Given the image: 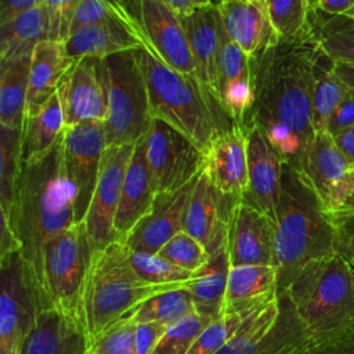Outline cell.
Returning a JSON list of instances; mask_svg holds the SVG:
<instances>
[{
    "instance_id": "1",
    "label": "cell",
    "mask_w": 354,
    "mask_h": 354,
    "mask_svg": "<svg viewBox=\"0 0 354 354\" xmlns=\"http://www.w3.org/2000/svg\"><path fill=\"white\" fill-rule=\"evenodd\" d=\"M318 50L311 33L296 40L279 39L250 58L253 104L243 129L257 126L293 169L315 134L313 90Z\"/></svg>"
},
{
    "instance_id": "2",
    "label": "cell",
    "mask_w": 354,
    "mask_h": 354,
    "mask_svg": "<svg viewBox=\"0 0 354 354\" xmlns=\"http://www.w3.org/2000/svg\"><path fill=\"white\" fill-rule=\"evenodd\" d=\"M0 213L7 217L21 256L43 290V248L76 224L75 189L64 166L62 136L43 156L22 162L10 212Z\"/></svg>"
},
{
    "instance_id": "3",
    "label": "cell",
    "mask_w": 354,
    "mask_h": 354,
    "mask_svg": "<svg viewBox=\"0 0 354 354\" xmlns=\"http://www.w3.org/2000/svg\"><path fill=\"white\" fill-rule=\"evenodd\" d=\"M336 252V227L306 178L283 163L274 232L278 292L314 260Z\"/></svg>"
},
{
    "instance_id": "4",
    "label": "cell",
    "mask_w": 354,
    "mask_h": 354,
    "mask_svg": "<svg viewBox=\"0 0 354 354\" xmlns=\"http://www.w3.org/2000/svg\"><path fill=\"white\" fill-rule=\"evenodd\" d=\"M140 33L142 44L134 53L145 77L152 119L169 123L205 153L212 140L234 122L195 75L170 68L153 51L141 28Z\"/></svg>"
},
{
    "instance_id": "5",
    "label": "cell",
    "mask_w": 354,
    "mask_h": 354,
    "mask_svg": "<svg viewBox=\"0 0 354 354\" xmlns=\"http://www.w3.org/2000/svg\"><path fill=\"white\" fill-rule=\"evenodd\" d=\"M288 295L310 343L354 330V266L339 252L303 267L282 290Z\"/></svg>"
},
{
    "instance_id": "6",
    "label": "cell",
    "mask_w": 354,
    "mask_h": 354,
    "mask_svg": "<svg viewBox=\"0 0 354 354\" xmlns=\"http://www.w3.org/2000/svg\"><path fill=\"white\" fill-rule=\"evenodd\" d=\"M184 285H152L133 268L129 248L115 241L94 249L83 290V321L88 339L126 319L147 299Z\"/></svg>"
},
{
    "instance_id": "7",
    "label": "cell",
    "mask_w": 354,
    "mask_h": 354,
    "mask_svg": "<svg viewBox=\"0 0 354 354\" xmlns=\"http://www.w3.org/2000/svg\"><path fill=\"white\" fill-rule=\"evenodd\" d=\"M108 113L102 123L106 147L137 144L151 126V108L144 73L134 50L100 59Z\"/></svg>"
},
{
    "instance_id": "8",
    "label": "cell",
    "mask_w": 354,
    "mask_h": 354,
    "mask_svg": "<svg viewBox=\"0 0 354 354\" xmlns=\"http://www.w3.org/2000/svg\"><path fill=\"white\" fill-rule=\"evenodd\" d=\"M93 252L84 223L73 224L43 248V290L48 303L83 324V290Z\"/></svg>"
},
{
    "instance_id": "9",
    "label": "cell",
    "mask_w": 354,
    "mask_h": 354,
    "mask_svg": "<svg viewBox=\"0 0 354 354\" xmlns=\"http://www.w3.org/2000/svg\"><path fill=\"white\" fill-rule=\"evenodd\" d=\"M0 259V354H19L39 313L53 306L21 252Z\"/></svg>"
},
{
    "instance_id": "10",
    "label": "cell",
    "mask_w": 354,
    "mask_h": 354,
    "mask_svg": "<svg viewBox=\"0 0 354 354\" xmlns=\"http://www.w3.org/2000/svg\"><path fill=\"white\" fill-rule=\"evenodd\" d=\"M144 144L155 194L174 192L205 169V153L189 138L160 119L151 120Z\"/></svg>"
},
{
    "instance_id": "11",
    "label": "cell",
    "mask_w": 354,
    "mask_h": 354,
    "mask_svg": "<svg viewBox=\"0 0 354 354\" xmlns=\"http://www.w3.org/2000/svg\"><path fill=\"white\" fill-rule=\"evenodd\" d=\"M329 214L342 210L353 188V169L328 131H315L296 169Z\"/></svg>"
},
{
    "instance_id": "12",
    "label": "cell",
    "mask_w": 354,
    "mask_h": 354,
    "mask_svg": "<svg viewBox=\"0 0 354 354\" xmlns=\"http://www.w3.org/2000/svg\"><path fill=\"white\" fill-rule=\"evenodd\" d=\"M105 148L102 123H82L64 130V166L75 189L76 224L83 223L88 212Z\"/></svg>"
},
{
    "instance_id": "13",
    "label": "cell",
    "mask_w": 354,
    "mask_h": 354,
    "mask_svg": "<svg viewBox=\"0 0 354 354\" xmlns=\"http://www.w3.org/2000/svg\"><path fill=\"white\" fill-rule=\"evenodd\" d=\"M134 145H113L106 147L104 151L95 189L83 221L94 249H101L119 241L113 223Z\"/></svg>"
},
{
    "instance_id": "14",
    "label": "cell",
    "mask_w": 354,
    "mask_h": 354,
    "mask_svg": "<svg viewBox=\"0 0 354 354\" xmlns=\"http://www.w3.org/2000/svg\"><path fill=\"white\" fill-rule=\"evenodd\" d=\"M153 51L170 68L185 75H195V61L178 17L163 0L126 1ZM196 76V75H195Z\"/></svg>"
},
{
    "instance_id": "15",
    "label": "cell",
    "mask_w": 354,
    "mask_h": 354,
    "mask_svg": "<svg viewBox=\"0 0 354 354\" xmlns=\"http://www.w3.org/2000/svg\"><path fill=\"white\" fill-rule=\"evenodd\" d=\"M65 127L82 123H104L108 113L106 90L100 71V59L75 61L58 84Z\"/></svg>"
},
{
    "instance_id": "16",
    "label": "cell",
    "mask_w": 354,
    "mask_h": 354,
    "mask_svg": "<svg viewBox=\"0 0 354 354\" xmlns=\"http://www.w3.org/2000/svg\"><path fill=\"white\" fill-rule=\"evenodd\" d=\"M275 224L254 206L235 201L227 220L231 267L274 266Z\"/></svg>"
},
{
    "instance_id": "17",
    "label": "cell",
    "mask_w": 354,
    "mask_h": 354,
    "mask_svg": "<svg viewBox=\"0 0 354 354\" xmlns=\"http://www.w3.org/2000/svg\"><path fill=\"white\" fill-rule=\"evenodd\" d=\"M248 133V191L243 202L263 212L275 224L279 202L283 159L266 134L254 124Z\"/></svg>"
},
{
    "instance_id": "18",
    "label": "cell",
    "mask_w": 354,
    "mask_h": 354,
    "mask_svg": "<svg viewBox=\"0 0 354 354\" xmlns=\"http://www.w3.org/2000/svg\"><path fill=\"white\" fill-rule=\"evenodd\" d=\"M205 174L224 196L241 201L248 191V133L239 124L220 131L205 152Z\"/></svg>"
},
{
    "instance_id": "19",
    "label": "cell",
    "mask_w": 354,
    "mask_h": 354,
    "mask_svg": "<svg viewBox=\"0 0 354 354\" xmlns=\"http://www.w3.org/2000/svg\"><path fill=\"white\" fill-rule=\"evenodd\" d=\"M201 174L174 192L156 194L151 212L122 242L134 252L158 254L167 241L183 231L184 214Z\"/></svg>"
},
{
    "instance_id": "20",
    "label": "cell",
    "mask_w": 354,
    "mask_h": 354,
    "mask_svg": "<svg viewBox=\"0 0 354 354\" xmlns=\"http://www.w3.org/2000/svg\"><path fill=\"white\" fill-rule=\"evenodd\" d=\"M216 100L234 124L243 127L253 104L250 58L225 33L223 26L217 55Z\"/></svg>"
},
{
    "instance_id": "21",
    "label": "cell",
    "mask_w": 354,
    "mask_h": 354,
    "mask_svg": "<svg viewBox=\"0 0 354 354\" xmlns=\"http://www.w3.org/2000/svg\"><path fill=\"white\" fill-rule=\"evenodd\" d=\"M217 10L225 33L249 58L279 41L266 0L217 1Z\"/></svg>"
},
{
    "instance_id": "22",
    "label": "cell",
    "mask_w": 354,
    "mask_h": 354,
    "mask_svg": "<svg viewBox=\"0 0 354 354\" xmlns=\"http://www.w3.org/2000/svg\"><path fill=\"white\" fill-rule=\"evenodd\" d=\"M141 44L138 22L126 7L123 18L84 26L73 32L65 41V48L72 61L82 58L104 59L118 53L137 50Z\"/></svg>"
},
{
    "instance_id": "23",
    "label": "cell",
    "mask_w": 354,
    "mask_h": 354,
    "mask_svg": "<svg viewBox=\"0 0 354 354\" xmlns=\"http://www.w3.org/2000/svg\"><path fill=\"white\" fill-rule=\"evenodd\" d=\"M224 198L227 196L221 195L202 171L184 214L183 231L194 236L209 254L227 245V220L231 209L224 210Z\"/></svg>"
},
{
    "instance_id": "24",
    "label": "cell",
    "mask_w": 354,
    "mask_h": 354,
    "mask_svg": "<svg viewBox=\"0 0 354 354\" xmlns=\"http://www.w3.org/2000/svg\"><path fill=\"white\" fill-rule=\"evenodd\" d=\"M19 354H90V339L80 319L47 307L39 313Z\"/></svg>"
},
{
    "instance_id": "25",
    "label": "cell",
    "mask_w": 354,
    "mask_h": 354,
    "mask_svg": "<svg viewBox=\"0 0 354 354\" xmlns=\"http://www.w3.org/2000/svg\"><path fill=\"white\" fill-rule=\"evenodd\" d=\"M180 22L187 35L195 61V75L202 86L216 100L217 55L220 50V36L223 26L217 10V3H212L210 6L195 11L187 18H181Z\"/></svg>"
},
{
    "instance_id": "26",
    "label": "cell",
    "mask_w": 354,
    "mask_h": 354,
    "mask_svg": "<svg viewBox=\"0 0 354 354\" xmlns=\"http://www.w3.org/2000/svg\"><path fill=\"white\" fill-rule=\"evenodd\" d=\"M155 195L147 163L145 144L144 138H141L134 145V152L126 170L122 195L115 216L113 228L119 241H123L151 212Z\"/></svg>"
},
{
    "instance_id": "27",
    "label": "cell",
    "mask_w": 354,
    "mask_h": 354,
    "mask_svg": "<svg viewBox=\"0 0 354 354\" xmlns=\"http://www.w3.org/2000/svg\"><path fill=\"white\" fill-rule=\"evenodd\" d=\"M73 62L68 57L62 41L43 40L35 47L29 71L25 116L37 113L46 105L57 93L61 79Z\"/></svg>"
},
{
    "instance_id": "28",
    "label": "cell",
    "mask_w": 354,
    "mask_h": 354,
    "mask_svg": "<svg viewBox=\"0 0 354 354\" xmlns=\"http://www.w3.org/2000/svg\"><path fill=\"white\" fill-rule=\"evenodd\" d=\"M278 296L274 266L231 267L224 297V314H245Z\"/></svg>"
},
{
    "instance_id": "29",
    "label": "cell",
    "mask_w": 354,
    "mask_h": 354,
    "mask_svg": "<svg viewBox=\"0 0 354 354\" xmlns=\"http://www.w3.org/2000/svg\"><path fill=\"white\" fill-rule=\"evenodd\" d=\"M230 268L228 249L224 245L209 254L207 261L184 283L192 296L195 313L210 319L223 315Z\"/></svg>"
},
{
    "instance_id": "30",
    "label": "cell",
    "mask_w": 354,
    "mask_h": 354,
    "mask_svg": "<svg viewBox=\"0 0 354 354\" xmlns=\"http://www.w3.org/2000/svg\"><path fill=\"white\" fill-rule=\"evenodd\" d=\"M48 40V22L43 0L8 24L0 25V61L32 55L35 47Z\"/></svg>"
},
{
    "instance_id": "31",
    "label": "cell",
    "mask_w": 354,
    "mask_h": 354,
    "mask_svg": "<svg viewBox=\"0 0 354 354\" xmlns=\"http://www.w3.org/2000/svg\"><path fill=\"white\" fill-rule=\"evenodd\" d=\"M32 55L0 61V126L22 129Z\"/></svg>"
},
{
    "instance_id": "32",
    "label": "cell",
    "mask_w": 354,
    "mask_h": 354,
    "mask_svg": "<svg viewBox=\"0 0 354 354\" xmlns=\"http://www.w3.org/2000/svg\"><path fill=\"white\" fill-rule=\"evenodd\" d=\"M65 130L62 106L57 93L35 115L25 116L21 129L22 162L47 153Z\"/></svg>"
},
{
    "instance_id": "33",
    "label": "cell",
    "mask_w": 354,
    "mask_h": 354,
    "mask_svg": "<svg viewBox=\"0 0 354 354\" xmlns=\"http://www.w3.org/2000/svg\"><path fill=\"white\" fill-rule=\"evenodd\" d=\"M348 91L350 88L333 71V61L319 48L314 64L313 90V126L315 131H326L329 119Z\"/></svg>"
},
{
    "instance_id": "34",
    "label": "cell",
    "mask_w": 354,
    "mask_h": 354,
    "mask_svg": "<svg viewBox=\"0 0 354 354\" xmlns=\"http://www.w3.org/2000/svg\"><path fill=\"white\" fill-rule=\"evenodd\" d=\"M311 28L325 55L333 62L354 64V18L326 15L311 3Z\"/></svg>"
},
{
    "instance_id": "35",
    "label": "cell",
    "mask_w": 354,
    "mask_h": 354,
    "mask_svg": "<svg viewBox=\"0 0 354 354\" xmlns=\"http://www.w3.org/2000/svg\"><path fill=\"white\" fill-rule=\"evenodd\" d=\"M192 313H195L192 296L185 286H181L147 299L127 318L136 325L158 322L170 326Z\"/></svg>"
},
{
    "instance_id": "36",
    "label": "cell",
    "mask_w": 354,
    "mask_h": 354,
    "mask_svg": "<svg viewBox=\"0 0 354 354\" xmlns=\"http://www.w3.org/2000/svg\"><path fill=\"white\" fill-rule=\"evenodd\" d=\"M266 6L279 39L296 40L313 33L310 0H266Z\"/></svg>"
},
{
    "instance_id": "37",
    "label": "cell",
    "mask_w": 354,
    "mask_h": 354,
    "mask_svg": "<svg viewBox=\"0 0 354 354\" xmlns=\"http://www.w3.org/2000/svg\"><path fill=\"white\" fill-rule=\"evenodd\" d=\"M0 212L8 213L22 166L21 129H0Z\"/></svg>"
},
{
    "instance_id": "38",
    "label": "cell",
    "mask_w": 354,
    "mask_h": 354,
    "mask_svg": "<svg viewBox=\"0 0 354 354\" xmlns=\"http://www.w3.org/2000/svg\"><path fill=\"white\" fill-rule=\"evenodd\" d=\"M129 259L134 271L152 285H184L194 274L166 261L158 254L129 249Z\"/></svg>"
},
{
    "instance_id": "39",
    "label": "cell",
    "mask_w": 354,
    "mask_h": 354,
    "mask_svg": "<svg viewBox=\"0 0 354 354\" xmlns=\"http://www.w3.org/2000/svg\"><path fill=\"white\" fill-rule=\"evenodd\" d=\"M212 321L214 319L192 313L181 321L167 326V330L152 354H187L195 339Z\"/></svg>"
},
{
    "instance_id": "40",
    "label": "cell",
    "mask_w": 354,
    "mask_h": 354,
    "mask_svg": "<svg viewBox=\"0 0 354 354\" xmlns=\"http://www.w3.org/2000/svg\"><path fill=\"white\" fill-rule=\"evenodd\" d=\"M158 256L189 272L198 271L209 259L206 249L185 231L167 241L158 252Z\"/></svg>"
},
{
    "instance_id": "41",
    "label": "cell",
    "mask_w": 354,
    "mask_h": 354,
    "mask_svg": "<svg viewBox=\"0 0 354 354\" xmlns=\"http://www.w3.org/2000/svg\"><path fill=\"white\" fill-rule=\"evenodd\" d=\"M245 314H224L212 321L195 339L187 354H217L232 337Z\"/></svg>"
},
{
    "instance_id": "42",
    "label": "cell",
    "mask_w": 354,
    "mask_h": 354,
    "mask_svg": "<svg viewBox=\"0 0 354 354\" xmlns=\"http://www.w3.org/2000/svg\"><path fill=\"white\" fill-rule=\"evenodd\" d=\"M90 354H137L136 324L126 318L93 337Z\"/></svg>"
},
{
    "instance_id": "43",
    "label": "cell",
    "mask_w": 354,
    "mask_h": 354,
    "mask_svg": "<svg viewBox=\"0 0 354 354\" xmlns=\"http://www.w3.org/2000/svg\"><path fill=\"white\" fill-rule=\"evenodd\" d=\"M124 15L126 7L122 1L111 3L104 0H79V4L75 11L72 33L84 26L119 19Z\"/></svg>"
},
{
    "instance_id": "44",
    "label": "cell",
    "mask_w": 354,
    "mask_h": 354,
    "mask_svg": "<svg viewBox=\"0 0 354 354\" xmlns=\"http://www.w3.org/2000/svg\"><path fill=\"white\" fill-rule=\"evenodd\" d=\"M48 22V40L65 43L71 33L79 0H43Z\"/></svg>"
},
{
    "instance_id": "45",
    "label": "cell",
    "mask_w": 354,
    "mask_h": 354,
    "mask_svg": "<svg viewBox=\"0 0 354 354\" xmlns=\"http://www.w3.org/2000/svg\"><path fill=\"white\" fill-rule=\"evenodd\" d=\"M336 227V252L354 266V212L330 214Z\"/></svg>"
},
{
    "instance_id": "46",
    "label": "cell",
    "mask_w": 354,
    "mask_h": 354,
    "mask_svg": "<svg viewBox=\"0 0 354 354\" xmlns=\"http://www.w3.org/2000/svg\"><path fill=\"white\" fill-rule=\"evenodd\" d=\"M295 354H354V330L328 342H306Z\"/></svg>"
},
{
    "instance_id": "47",
    "label": "cell",
    "mask_w": 354,
    "mask_h": 354,
    "mask_svg": "<svg viewBox=\"0 0 354 354\" xmlns=\"http://www.w3.org/2000/svg\"><path fill=\"white\" fill-rule=\"evenodd\" d=\"M167 326L158 322L137 324L136 325V347L137 354H152Z\"/></svg>"
},
{
    "instance_id": "48",
    "label": "cell",
    "mask_w": 354,
    "mask_h": 354,
    "mask_svg": "<svg viewBox=\"0 0 354 354\" xmlns=\"http://www.w3.org/2000/svg\"><path fill=\"white\" fill-rule=\"evenodd\" d=\"M354 127V90H350L328 122L326 131L336 136L347 129Z\"/></svg>"
},
{
    "instance_id": "49",
    "label": "cell",
    "mask_w": 354,
    "mask_h": 354,
    "mask_svg": "<svg viewBox=\"0 0 354 354\" xmlns=\"http://www.w3.org/2000/svg\"><path fill=\"white\" fill-rule=\"evenodd\" d=\"M40 0H1L0 1V25L8 24L25 11L37 6Z\"/></svg>"
},
{
    "instance_id": "50",
    "label": "cell",
    "mask_w": 354,
    "mask_h": 354,
    "mask_svg": "<svg viewBox=\"0 0 354 354\" xmlns=\"http://www.w3.org/2000/svg\"><path fill=\"white\" fill-rule=\"evenodd\" d=\"M311 3L326 15L354 18V0H314Z\"/></svg>"
},
{
    "instance_id": "51",
    "label": "cell",
    "mask_w": 354,
    "mask_h": 354,
    "mask_svg": "<svg viewBox=\"0 0 354 354\" xmlns=\"http://www.w3.org/2000/svg\"><path fill=\"white\" fill-rule=\"evenodd\" d=\"M165 4L181 19L192 15L195 11L210 6L213 1H196V0H163Z\"/></svg>"
},
{
    "instance_id": "52",
    "label": "cell",
    "mask_w": 354,
    "mask_h": 354,
    "mask_svg": "<svg viewBox=\"0 0 354 354\" xmlns=\"http://www.w3.org/2000/svg\"><path fill=\"white\" fill-rule=\"evenodd\" d=\"M0 257H4L14 252H21L19 242L17 241L15 235L12 234L7 217L1 213V221H0Z\"/></svg>"
},
{
    "instance_id": "53",
    "label": "cell",
    "mask_w": 354,
    "mask_h": 354,
    "mask_svg": "<svg viewBox=\"0 0 354 354\" xmlns=\"http://www.w3.org/2000/svg\"><path fill=\"white\" fill-rule=\"evenodd\" d=\"M339 151L350 165V167L354 170V127L347 129L336 136H332Z\"/></svg>"
},
{
    "instance_id": "54",
    "label": "cell",
    "mask_w": 354,
    "mask_h": 354,
    "mask_svg": "<svg viewBox=\"0 0 354 354\" xmlns=\"http://www.w3.org/2000/svg\"><path fill=\"white\" fill-rule=\"evenodd\" d=\"M333 71L350 90H354V64L333 62Z\"/></svg>"
},
{
    "instance_id": "55",
    "label": "cell",
    "mask_w": 354,
    "mask_h": 354,
    "mask_svg": "<svg viewBox=\"0 0 354 354\" xmlns=\"http://www.w3.org/2000/svg\"><path fill=\"white\" fill-rule=\"evenodd\" d=\"M351 178H353V188H351V192L346 201V203L343 205L342 210L340 212H354V170H353V174H351ZM339 213V212H337Z\"/></svg>"
}]
</instances>
